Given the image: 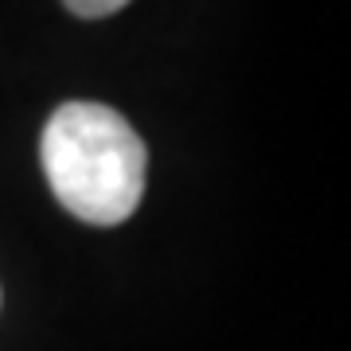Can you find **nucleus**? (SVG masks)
I'll return each mask as SVG.
<instances>
[{
  "mask_svg": "<svg viewBox=\"0 0 351 351\" xmlns=\"http://www.w3.org/2000/svg\"><path fill=\"white\" fill-rule=\"evenodd\" d=\"M43 172L55 199L90 226H117L141 207L149 152L137 129L101 101H66L43 129Z\"/></svg>",
  "mask_w": 351,
  "mask_h": 351,
  "instance_id": "1",
  "label": "nucleus"
},
{
  "mask_svg": "<svg viewBox=\"0 0 351 351\" xmlns=\"http://www.w3.org/2000/svg\"><path fill=\"white\" fill-rule=\"evenodd\" d=\"M63 4H66L75 16H82V20H101V16L121 12L129 0H63Z\"/></svg>",
  "mask_w": 351,
  "mask_h": 351,
  "instance_id": "2",
  "label": "nucleus"
}]
</instances>
